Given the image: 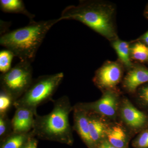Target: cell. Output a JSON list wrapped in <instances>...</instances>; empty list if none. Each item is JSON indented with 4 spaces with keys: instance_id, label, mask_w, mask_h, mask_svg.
<instances>
[{
    "instance_id": "1",
    "label": "cell",
    "mask_w": 148,
    "mask_h": 148,
    "mask_svg": "<svg viewBox=\"0 0 148 148\" xmlns=\"http://www.w3.org/2000/svg\"><path fill=\"white\" fill-rule=\"evenodd\" d=\"M60 20L30 21L25 27L8 32L0 38V44L10 51L20 61L32 63L49 31Z\"/></svg>"
},
{
    "instance_id": "2",
    "label": "cell",
    "mask_w": 148,
    "mask_h": 148,
    "mask_svg": "<svg viewBox=\"0 0 148 148\" xmlns=\"http://www.w3.org/2000/svg\"><path fill=\"white\" fill-rule=\"evenodd\" d=\"M114 8L110 5L83 1L77 5L67 6L59 18L80 21L110 40L117 39L114 25Z\"/></svg>"
},
{
    "instance_id": "3",
    "label": "cell",
    "mask_w": 148,
    "mask_h": 148,
    "mask_svg": "<svg viewBox=\"0 0 148 148\" xmlns=\"http://www.w3.org/2000/svg\"><path fill=\"white\" fill-rule=\"evenodd\" d=\"M73 109L67 96L64 95L53 101V109L49 113L35 115L32 135L40 139L71 143L73 132L69 116Z\"/></svg>"
},
{
    "instance_id": "4",
    "label": "cell",
    "mask_w": 148,
    "mask_h": 148,
    "mask_svg": "<svg viewBox=\"0 0 148 148\" xmlns=\"http://www.w3.org/2000/svg\"><path fill=\"white\" fill-rule=\"evenodd\" d=\"M64 78L63 73L40 76L33 79L30 86L19 99L14 102L15 108H27L37 112L38 106L52 100Z\"/></svg>"
},
{
    "instance_id": "5",
    "label": "cell",
    "mask_w": 148,
    "mask_h": 148,
    "mask_svg": "<svg viewBox=\"0 0 148 148\" xmlns=\"http://www.w3.org/2000/svg\"><path fill=\"white\" fill-rule=\"evenodd\" d=\"M31 62L20 61L0 78L1 91L10 95L14 102L19 99L33 81Z\"/></svg>"
},
{
    "instance_id": "6",
    "label": "cell",
    "mask_w": 148,
    "mask_h": 148,
    "mask_svg": "<svg viewBox=\"0 0 148 148\" xmlns=\"http://www.w3.org/2000/svg\"><path fill=\"white\" fill-rule=\"evenodd\" d=\"M117 94L112 90H107L101 99L92 103H81L75 107L88 113L99 114L107 117H114L118 108Z\"/></svg>"
},
{
    "instance_id": "7",
    "label": "cell",
    "mask_w": 148,
    "mask_h": 148,
    "mask_svg": "<svg viewBox=\"0 0 148 148\" xmlns=\"http://www.w3.org/2000/svg\"><path fill=\"white\" fill-rule=\"evenodd\" d=\"M122 76V70L119 64L108 61L97 71L93 81L99 87L112 90L119 83Z\"/></svg>"
},
{
    "instance_id": "8",
    "label": "cell",
    "mask_w": 148,
    "mask_h": 148,
    "mask_svg": "<svg viewBox=\"0 0 148 148\" xmlns=\"http://www.w3.org/2000/svg\"><path fill=\"white\" fill-rule=\"evenodd\" d=\"M121 114L125 123L132 129L144 130L148 126L147 115L136 108L127 99L123 101Z\"/></svg>"
},
{
    "instance_id": "9",
    "label": "cell",
    "mask_w": 148,
    "mask_h": 148,
    "mask_svg": "<svg viewBox=\"0 0 148 148\" xmlns=\"http://www.w3.org/2000/svg\"><path fill=\"white\" fill-rule=\"evenodd\" d=\"M16 109L11 120L13 132L19 133L31 132L34 127L37 112L27 108H19Z\"/></svg>"
},
{
    "instance_id": "10",
    "label": "cell",
    "mask_w": 148,
    "mask_h": 148,
    "mask_svg": "<svg viewBox=\"0 0 148 148\" xmlns=\"http://www.w3.org/2000/svg\"><path fill=\"white\" fill-rule=\"evenodd\" d=\"M74 128L84 142L88 146L93 145L90 139L88 113L86 111L74 107Z\"/></svg>"
},
{
    "instance_id": "11",
    "label": "cell",
    "mask_w": 148,
    "mask_h": 148,
    "mask_svg": "<svg viewBox=\"0 0 148 148\" xmlns=\"http://www.w3.org/2000/svg\"><path fill=\"white\" fill-rule=\"evenodd\" d=\"M148 83V69L137 66L130 70L125 77L123 85L130 92H134L141 85Z\"/></svg>"
},
{
    "instance_id": "12",
    "label": "cell",
    "mask_w": 148,
    "mask_h": 148,
    "mask_svg": "<svg viewBox=\"0 0 148 148\" xmlns=\"http://www.w3.org/2000/svg\"><path fill=\"white\" fill-rule=\"evenodd\" d=\"M0 8L4 12L22 14L27 16L30 21H34L35 15L28 11L21 0H1Z\"/></svg>"
},
{
    "instance_id": "13",
    "label": "cell",
    "mask_w": 148,
    "mask_h": 148,
    "mask_svg": "<svg viewBox=\"0 0 148 148\" xmlns=\"http://www.w3.org/2000/svg\"><path fill=\"white\" fill-rule=\"evenodd\" d=\"M88 118L90 139L94 145L101 141L104 135H106L108 128L105 123L93 114L88 113Z\"/></svg>"
},
{
    "instance_id": "14",
    "label": "cell",
    "mask_w": 148,
    "mask_h": 148,
    "mask_svg": "<svg viewBox=\"0 0 148 148\" xmlns=\"http://www.w3.org/2000/svg\"><path fill=\"white\" fill-rule=\"evenodd\" d=\"M33 136L32 131L26 133L13 132L3 140L1 148H24Z\"/></svg>"
},
{
    "instance_id": "15",
    "label": "cell",
    "mask_w": 148,
    "mask_h": 148,
    "mask_svg": "<svg viewBox=\"0 0 148 148\" xmlns=\"http://www.w3.org/2000/svg\"><path fill=\"white\" fill-rule=\"evenodd\" d=\"M106 135L108 141L116 148H123L126 143V133L119 125H114L107 129Z\"/></svg>"
},
{
    "instance_id": "16",
    "label": "cell",
    "mask_w": 148,
    "mask_h": 148,
    "mask_svg": "<svg viewBox=\"0 0 148 148\" xmlns=\"http://www.w3.org/2000/svg\"><path fill=\"white\" fill-rule=\"evenodd\" d=\"M113 46L123 64L127 68L132 67L130 60V47L126 42L117 39L114 41Z\"/></svg>"
},
{
    "instance_id": "17",
    "label": "cell",
    "mask_w": 148,
    "mask_h": 148,
    "mask_svg": "<svg viewBox=\"0 0 148 148\" xmlns=\"http://www.w3.org/2000/svg\"><path fill=\"white\" fill-rule=\"evenodd\" d=\"M130 56L132 59L141 62L148 60V46L139 42L135 44L130 48Z\"/></svg>"
},
{
    "instance_id": "18",
    "label": "cell",
    "mask_w": 148,
    "mask_h": 148,
    "mask_svg": "<svg viewBox=\"0 0 148 148\" xmlns=\"http://www.w3.org/2000/svg\"><path fill=\"white\" fill-rule=\"evenodd\" d=\"M14 56L13 53L8 49L0 51V72L5 73L11 69V63Z\"/></svg>"
},
{
    "instance_id": "19",
    "label": "cell",
    "mask_w": 148,
    "mask_h": 148,
    "mask_svg": "<svg viewBox=\"0 0 148 148\" xmlns=\"http://www.w3.org/2000/svg\"><path fill=\"white\" fill-rule=\"evenodd\" d=\"M11 120L10 119L7 114H0V138L4 140L13 132Z\"/></svg>"
},
{
    "instance_id": "20",
    "label": "cell",
    "mask_w": 148,
    "mask_h": 148,
    "mask_svg": "<svg viewBox=\"0 0 148 148\" xmlns=\"http://www.w3.org/2000/svg\"><path fill=\"white\" fill-rule=\"evenodd\" d=\"M14 101L10 95L1 90L0 92V114H7Z\"/></svg>"
},
{
    "instance_id": "21",
    "label": "cell",
    "mask_w": 148,
    "mask_h": 148,
    "mask_svg": "<svg viewBox=\"0 0 148 148\" xmlns=\"http://www.w3.org/2000/svg\"><path fill=\"white\" fill-rule=\"evenodd\" d=\"M135 145L138 148H148V129L144 130L138 135Z\"/></svg>"
},
{
    "instance_id": "22",
    "label": "cell",
    "mask_w": 148,
    "mask_h": 148,
    "mask_svg": "<svg viewBox=\"0 0 148 148\" xmlns=\"http://www.w3.org/2000/svg\"><path fill=\"white\" fill-rule=\"evenodd\" d=\"M138 97L143 106L148 109V84L143 86L138 89Z\"/></svg>"
},
{
    "instance_id": "23",
    "label": "cell",
    "mask_w": 148,
    "mask_h": 148,
    "mask_svg": "<svg viewBox=\"0 0 148 148\" xmlns=\"http://www.w3.org/2000/svg\"><path fill=\"white\" fill-rule=\"evenodd\" d=\"M38 141L33 136L30 138L24 148H37Z\"/></svg>"
},
{
    "instance_id": "24",
    "label": "cell",
    "mask_w": 148,
    "mask_h": 148,
    "mask_svg": "<svg viewBox=\"0 0 148 148\" xmlns=\"http://www.w3.org/2000/svg\"><path fill=\"white\" fill-rule=\"evenodd\" d=\"M98 148H116L115 147L113 146L109 143L108 141H105L103 143H101V145L98 147Z\"/></svg>"
},
{
    "instance_id": "25",
    "label": "cell",
    "mask_w": 148,
    "mask_h": 148,
    "mask_svg": "<svg viewBox=\"0 0 148 148\" xmlns=\"http://www.w3.org/2000/svg\"><path fill=\"white\" fill-rule=\"evenodd\" d=\"M140 40L143 41V42H145L146 45L148 46V31L141 37Z\"/></svg>"
},
{
    "instance_id": "26",
    "label": "cell",
    "mask_w": 148,
    "mask_h": 148,
    "mask_svg": "<svg viewBox=\"0 0 148 148\" xmlns=\"http://www.w3.org/2000/svg\"><path fill=\"white\" fill-rule=\"evenodd\" d=\"M145 14L146 16H147V17L148 18V6L147 9H146L145 13Z\"/></svg>"
}]
</instances>
